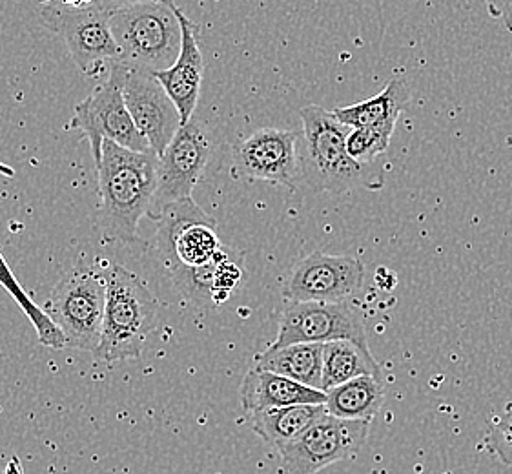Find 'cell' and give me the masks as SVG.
I'll return each instance as SVG.
<instances>
[{"label": "cell", "instance_id": "cell-1", "mask_svg": "<svg viewBox=\"0 0 512 474\" xmlns=\"http://www.w3.org/2000/svg\"><path fill=\"white\" fill-rule=\"evenodd\" d=\"M159 157L104 141L99 170V227L104 241L134 243L139 221L150 214L157 192Z\"/></svg>", "mask_w": 512, "mask_h": 474}, {"label": "cell", "instance_id": "cell-2", "mask_svg": "<svg viewBox=\"0 0 512 474\" xmlns=\"http://www.w3.org/2000/svg\"><path fill=\"white\" fill-rule=\"evenodd\" d=\"M303 150L299 172L316 192H347L350 188L378 190L385 183L381 166L359 165L349 155L347 139L352 128L339 123L334 112L321 106H307L301 112Z\"/></svg>", "mask_w": 512, "mask_h": 474}, {"label": "cell", "instance_id": "cell-3", "mask_svg": "<svg viewBox=\"0 0 512 474\" xmlns=\"http://www.w3.org/2000/svg\"><path fill=\"white\" fill-rule=\"evenodd\" d=\"M117 61L135 72H164L174 66L183 31L174 2H115L110 17Z\"/></svg>", "mask_w": 512, "mask_h": 474}, {"label": "cell", "instance_id": "cell-4", "mask_svg": "<svg viewBox=\"0 0 512 474\" xmlns=\"http://www.w3.org/2000/svg\"><path fill=\"white\" fill-rule=\"evenodd\" d=\"M101 272L106 279V312L95 356L106 363L139 358L157 327L159 301L143 279L123 265L110 263Z\"/></svg>", "mask_w": 512, "mask_h": 474}, {"label": "cell", "instance_id": "cell-5", "mask_svg": "<svg viewBox=\"0 0 512 474\" xmlns=\"http://www.w3.org/2000/svg\"><path fill=\"white\" fill-rule=\"evenodd\" d=\"M155 250L177 289L185 292L195 270L212 265L225 247L217 236L216 219L194 199H186L166 208L159 217Z\"/></svg>", "mask_w": 512, "mask_h": 474}, {"label": "cell", "instance_id": "cell-6", "mask_svg": "<svg viewBox=\"0 0 512 474\" xmlns=\"http://www.w3.org/2000/svg\"><path fill=\"white\" fill-rule=\"evenodd\" d=\"M113 4L106 0L46 2L39 10L41 22L61 37L82 73L97 77L106 62L117 61L110 17Z\"/></svg>", "mask_w": 512, "mask_h": 474}, {"label": "cell", "instance_id": "cell-7", "mask_svg": "<svg viewBox=\"0 0 512 474\" xmlns=\"http://www.w3.org/2000/svg\"><path fill=\"white\" fill-rule=\"evenodd\" d=\"M46 312L62 330L66 345L99 351L106 312V279L93 268H77L55 285Z\"/></svg>", "mask_w": 512, "mask_h": 474}, {"label": "cell", "instance_id": "cell-8", "mask_svg": "<svg viewBox=\"0 0 512 474\" xmlns=\"http://www.w3.org/2000/svg\"><path fill=\"white\" fill-rule=\"evenodd\" d=\"M126 68L119 62L108 66V77L81 104L72 117V128L90 139L95 163L103 157L104 141H112L132 152H148L150 145L137 130L124 101L123 84Z\"/></svg>", "mask_w": 512, "mask_h": 474}, {"label": "cell", "instance_id": "cell-9", "mask_svg": "<svg viewBox=\"0 0 512 474\" xmlns=\"http://www.w3.org/2000/svg\"><path fill=\"white\" fill-rule=\"evenodd\" d=\"M370 422L339 420L325 414L294 442L279 447L283 474H318L328 465L352 458L367 442Z\"/></svg>", "mask_w": 512, "mask_h": 474}, {"label": "cell", "instance_id": "cell-10", "mask_svg": "<svg viewBox=\"0 0 512 474\" xmlns=\"http://www.w3.org/2000/svg\"><path fill=\"white\" fill-rule=\"evenodd\" d=\"M212 155V143L205 128L195 121L185 124L159 157L157 192L148 217L159 221L166 208L192 199L195 185Z\"/></svg>", "mask_w": 512, "mask_h": 474}, {"label": "cell", "instance_id": "cell-11", "mask_svg": "<svg viewBox=\"0 0 512 474\" xmlns=\"http://www.w3.org/2000/svg\"><path fill=\"white\" fill-rule=\"evenodd\" d=\"M363 278L365 268L359 259L318 250L290 270L283 298L290 303H345L361 289Z\"/></svg>", "mask_w": 512, "mask_h": 474}, {"label": "cell", "instance_id": "cell-12", "mask_svg": "<svg viewBox=\"0 0 512 474\" xmlns=\"http://www.w3.org/2000/svg\"><path fill=\"white\" fill-rule=\"evenodd\" d=\"M334 341H352L369 347L365 327L347 303H290L281 314L272 347L327 345Z\"/></svg>", "mask_w": 512, "mask_h": 474}, {"label": "cell", "instance_id": "cell-13", "mask_svg": "<svg viewBox=\"0 0 512 474\" xmlns=\"http://www.w3.org/2000/svg\"><path fill=\"white\" fill-rule=\"evenodd\" d=\"M296 132L261 128L232 150L234 174L250 181H267L296 188L299 172Z\"/></svg>", "mask_w": 512, "mask_h": 474}, {"label": "cell", "instance_id": "cell-14", "mask_svg": "<svg viewBox=\"0 0 512 474\" xmlns=\"http://www.w3.org/2000/svg\"><path fill=\"white\" fill-rule=\"evenodd\" d=\"M123 93L137 130L148 141L150 150L161 157L183 128L177 106L164 90L163 84L150 73L126 68Z\"/></svg>", "mask_w": 512, "mask_h": 474}, {"label": "cell", "instance_id": "cell-15", "mask_svg": "<svg viewBox=\"0 0 512 474\" xmlns=\"http://www.w3.org/2000/svg\"><path fill=\"white\" fill-rule=\"evenodd\" d=\"M177 19L181 22L183 41H181V52L172 68L154 75L159 83L163 84L164 90L174 101L183 126L192 121L195 108L199 103L201 83H203V72H205V59L197 44V26L186 17L181 8L175 6Z\"/></svg>", "mask_w": 512, "mask_h": 474}, {"label": "cell", "instance_id": "cell-16", "mask_svg": "<svg viewBox=\"0 0 512 474\" xmlns=\"http://www.w3.org/2000/svg\"><path fill=\"white\" fill-rule=\"evenodd\" d=\"M239 402L246 413L257 414L294 405H325L327 394L272 372L250 369L241 383Z\"/></svg>", "mask_w": 512, "mask_h": 474}, {"label": "cell", "instance_id": "cell-17", "mask_svg": "<svg viewBox=\"0 0 512 474\" xmlns=\"http://www.w3.org/2000/svg\"><path fill=\"white\" fill-rule=\"evenodd\" d=\"M323 351L325 345L301 343L288 347H272L256 356L254 369L301 383L310 389L323 391Z\"/></svg>", "mask_w": 512, "mask_h": 474}, {"label": "cell", "instance_id": "cell-18", "mask_svg": "<svg viewBox=\"0 0 512 474\" xmlns=\"http://www.w3.org/2000/svg\"><path fill=\"white\" fill-rule=\"evenodd\" d=\"M409 101V90L400 77H394L383 92L376 97L332 110L339 123L356 128H376V126H396L400 114Z\"/></svg>", "mask_w": 512, "mask_h": 474}, {"label": "cell", "instance_id": "cell-19", "mask_svg": "<svg viewBox=\"0 0 512 474\" xmlns=\"http://www.w3.org/2000/svg\"><path fill=\"white\" fill-rule=\"evenodd\" d=\"M325 394V407L330 416L352 422H372L385 402V385L374 376H361Z\"/></svg>", "mask_w": 512, "mask_h": 474}, {"label": "cell", "instance_id": "cell-20", "mask_svg": "<svg viewBox=\"0 0 512 474\" xmlns=\"http://www.w3.org/2000/svg\"><path fill=\"white\" fill-rule=\"evenodd\" d=\"M361 376H374L383 380L381 367L374 360L369 347H361L352 341L327 343L323 351V392L336 389L343 383Z\"/></svg>", "mask_w": 512, "mask_h": 474}, {"label": "cell", "instance_id": "cell-21", "mask_svg": "<svg viewBox=\"0 0 512 474\" xmlns=\"http://www.w3.org/2000/svg\"><path fill=\"white\" fill-rule=\"evenodd\" d=\"M325 414V405H294L285 409L252 414L250 423L254 433L259 434L267 444L279 449L294 442Z\"/></svg>", "mask_w": 512, "mask_h": 474}, {"label": "cell", "instance_id": "cell-22", "mask_svg": "<svg viewBox=\"0 0 512 474\" xmlns=\"http://www.w3.org/2000/svg\"><path fill=\"white\" fill-rule=\"evenodd\" d=\"M0 285L8 290V294H10L11 298L17 301V305L21 307L22 312L28 316V320L31 321L33 329L37 332V338H39L41 345L55 349V351H61V349L68 347L62 330L53 323L52 318L48 316V312L41 309V307L28 296V292L22 289L19 279L13 276L10 265L6 263V259H4L2 254H0Z\"/></svg>", "mask_w": 512, "mask_h": 474}, {"label": "cell", "instance_id": "cell-23", "mask_svg": "<svg viewBox=\"0 0 512 474\" xmlns=\"http://www.w3.org/2000/svg\"><path fill=\"white\" fill-rule=\"evenodd\" d=\"M394 128L396 126H376L352 130L347 139L350 157L359 165H374L379 155L387 152Z\"/></svg>", "mask_w": 512, "mask_h": 474}, {"label": "cell", "instance_id": "cell-24", "mask_svg": "<svg viewBox=\"0 0 512 474\" xmlns=\"http://www.w3.org/2000/svg\"><path fill=\"white\" fill-rule=\"evenodd\" d=\"M485 447H487L494 456H498L502 464L512 467V442L487 434V436H485Z\"/></svg>", "mask_w": 512, "mask_h": 474}, {"label": "cell", "instance_id": "cell-25", "mask_svg": "<svg viewBox=\"0 0 512 474\" xmlns=\"http://www.w3.org/2000/svg\"><path fill=\"white\" fill-rule=\"evenodd\" d=\"M489 434L496 436V438H502V440L512 442V403H509V405L505 407V411L500 414V418L492 423Z\"/></svg>", "mask_w": 512, "mask_h": 474}]
</instances>
